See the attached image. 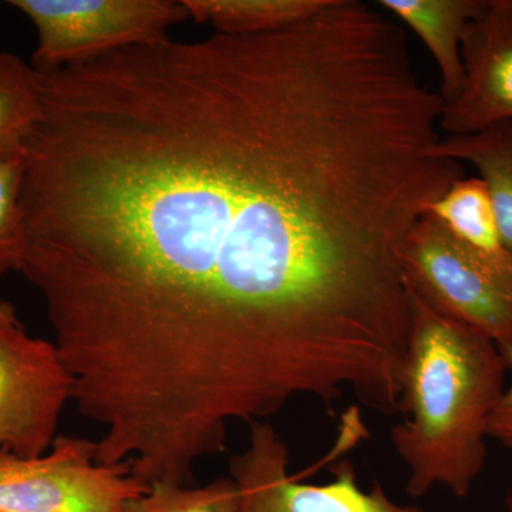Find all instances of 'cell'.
Wrapping results in <instances>:
<instances>
[{
    "instance_id": "2e32d148",
    "label": "cell",
    "mask_w": 512,
    "mask_h": 512,
    "mask_svg": "<svg viewBox=\"0 0 512 512\" xmlns=\"http://www.w3.org/2000/svg\"><path fill=\"white\" fill-rule=\"evenodd\" d=\"M503 350L508 370L512 372V346ZM488 439H494L512 451V380L505 386L497 406L488 420Z\"/></svg>"
},
{
    "instance_id": "5bb4252c",
    "label": "cell",
    "mask_w": 512,
    "mask_h": 512,
    "mask_svg": "<svg viewBox=\"0 0 512 512\" xmlns=\"http://www.w3.org/2000/svg\"><path fill=\"white\" fill-rule=\"evenodd\" d=\"M25 156H0V281L10 272H22L28 249L22 188Z\"/></svg>"
},
{
    "instance_id": "6da1fadb",
    "label": "cell",
    "mask_w": 512,
    "mask_h": 512,
    "mask_svg": "<svg viewBox=\"0 0 512 512\" xmlns=\"http://www.w3.org/2000/svg\"><path fill=\"white\" fill-rule=\"evenodd\" d=\"M36 74L22 274L80 413L205 457L296 397L399 406L404 244L466 173L386 13L333 0Z\"/></svg>"
},
{
    "instance_id": "277c9868",
    "label": "cell",
    "mask_w": 512,
    "mask_h": 512,
    "mask_svg": "<svg viewBox=\"0 0 512 512\" xmlns=\"http://www.w3.org/2000/svg\"><path fill=\"white\" fill-rule=\"evenodd\" d=\"M33 23L36 72H53L131 47L153 45L190 19L183 0H9Z\"/></svg>"
},
{
    "instance_id": "7a4b0ae2",
    "label": "cell",
    "mask_w": 512,
    "mask_h": 512,
    "mask_svg": "<svg viewBox=\"0 0 512 512\" xmlns=\"http://www.w3.org/2000/svg\"><path fill=\"white\" fill-rule=\"evenodd\" d=\"M410 286V285H409ZM412 332L393 446L409 470L407 493L436 485L466 497L487 456L488 420L505 389L503 350L410 288Z\"/></svg>"
},
{
    "instance_id": "8fae6325",
    "label": "cell",
    "mask_w": 512,
    "mask_h": 512,
    "mask_svg": "<svg viewBox=\"0 0 512 512\" xmlns=\"http://www.w3.org/2000/svg\"><path fill=\"white\" fill-rule=\"evenodd\" d=\"M333 0H183L190 19L218 35L261 36L315 18Z\"/></svg>"
},
{
    "instance_id": "30bf717a",
    "label": "cell",
    "mask_w": 512,
    "mask_h": 512,
    "mask_svg": "<svg viewBox=\"0 0 512 512\" xmlns=\"http://www.w3.org/2000/svg\"><path fill=\"white\" fill-rule=\"evenodd\" d=\"M437 150L476 168L490 192L505 248L512 251V120L468 136H443Z\"/></svg>"
},
{
    "instance_id": "9a60e30c",
    "label": "cell",
    "mask_w": 512,
    "mask_h": 512,
    "mask_svg": "<svg viewBox=\"0 0 512 512\" xmlns=\"http://www.w3.org/2000/svg\"><path fill=\"white\" fill-rule=\"evenodd\" d=\"M239 494L231 477L220 478L204 487L157 481L131 512H237Z\"/></svg>"
},
{
    "instance_id": "8992f818",
    "label": "cell",
    "mask_w": 512,
    "mask_h": 512,
    "mask_svg": "<svg viewBox=\"0 0 512 512\" xmlns=\"http://www.w3.org/2000/svg\"><path fill=\"white\" fill-rule=\"evenodd\" d=\"M72 394L56 343L30 336L12 306L0 302V456H45Z\"/></svg>"
},
{
    "instance_id": "7c38bea8",
    "label": "cell",
    "mask_w": 512,
    "mask_h": 512,
    "mask_svg": "<svg viewBox=\"0 0 512 512\" xmlns=\"http://www.w3.org/2000/svg\"><path fill=\"white\" fill-rule=\"evenodd\" d=\"M436 218L463 244L481 254L500 256L505 248L487 185L480 177H461L430 205Z\"/></svg>"
},
{
    "instance_id": "52a82bcc",
    "label": "cell",
    "mask_w": 512,
    "mask_h": 512,
    "mask_svg": "<svg viewBox=\"0 0 512 512\" xmlns=\"http://www.w3.org/2000/svg\"><path fill=\"white\" fill-rule=\"evenodd\" d=\"M238 488L237 512H421L393 501L382 485L365 491L350 464L328 484H302L289 473V448L268 421L251 426L248 446L229 461Z\"/></svg>"
},
{
    "instance_id": "4fadbf2b",
    "label": "cell",
    "mask_w": 512,
    "mask_h": 512,
    "mask_svg": "<svg viewBox=\"0 0 512 512\" xmlns=\"http://www.w3.org/2000/svg\"><path fill=\"white\" fill-rule=\"evenodd\" d=\"M40 114L32 64L0 50V156L25 153Z\"/></svg>"
},
{
    "instance_id": "5b68a950",
    "label": "cell",
    "mask_w": 512,
    "mask_h": 512,
    "mask_svg": "<svg viewBox=\"0 0 512 512\" xmlns=\"http://www.w3.org/2000/svg\"><path fill=\"white\" fill-rule=\"evenodd\" d=\"M150 485L97 461L96 441L59 436L36 458L0 456V512H131Z\"/></svg>"
},
{
    "instance_id": "ba28073f",
    "label": "cell",
    "mask_w": 512,
    "mask_h": 512,
    "mask_svg": "<svg viewBox=\"0 0 512 512\" xmlns=\"http://www.w3.org/2000/svg\"><path fill=\"white\" fill-rule=\"evenodd\" d=\"M464 84L443 103L440 130L468 136L512 120V0H488L463 42Z\"/></svg>"
},
{
    "instance_id": "3957f363",
    "label": "cell",
    "mask_w": 512,
    "mask_h": 512,
    "mask_svg": "<svg viewBox=\"0 0 512 512\" xmlns=\"http://www.w3.org/2000/svg\"><path fill=\"white\" fill-rule=\"evenodd\" d=\"M403 266L410 288L437 311L500 349L512 346V251L481 254L426 214L407 237Z\"/></svg>"
},
{
    "instance_id": "9c48e42d",
    "label": "cell",
    "mask_w": 512,
    "mask_h": 512,
    "mask_svg": "<svg viewBox=\"0 0 512 512\" xmlns=\"http://www.w3.org/2000/svg\"><path fill=\"white\" fill-rule=\"evenodd\" d=\"M488 0H380L379 8L419 37L439 69L443 103L464 84L463 42L468 26L484 12Z\"/></svg>"
}]
</instances>
